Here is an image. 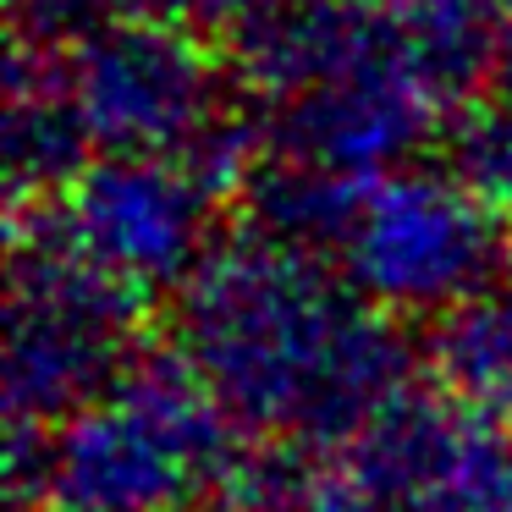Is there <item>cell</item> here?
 <instances>
[{
	"label": "cell",
	"mask_w": 512,
	"mask_h": 512,
	"mask_svg": "<svg viewBox=\"0 0 512 512\" xmlns=\"http://www.w3.org/2000/svg\"><path fill=\"white\" fill-rule=\"evenodd\" d=\"M342 468L402 512H512V435L430 391H402Z\"/></svg>",
	"instance_id": "52a82bcc"
},
{
	"label": "cell",
	"mask_w": 512,
	"mask_h": 512,
	"mask_svg": "<svg viewBox=\"0 0 512 512\" xmlns=\"http://www.w3.org/2000/svg\"><path fill=\"white\" fill-rule=\"evenodd\" d=\"M490 39H496V56H490V78L501 83V94H512V0H501L490 12Z\"/></svg>",
	"instance_id": "4fadbf2b"
},
{
	"label": "cell",
	"mask_w": 512,
	"mask_h": 512,
	"mask_svg": "<svg viewBox=\"0 0 512 512\" xmlns=\"http://www.w3.org/2000/svg\"><path fill=\"white\" fill-rule=\"evenodd\" d=\"M89 127L72 105L67 50L17 45L6 67V182L12 210L50 204L83 177L89 166Z\"/></svg>",
	"instance_id": "ba28073f"
},
{
	"label": "cell",
	"mask_w": 512,
	"mask_h": 512,
	"mask_svg": "<svg viewBox=\"0 0 512 512\" xmlns=\"http://www.w3.org/2000/svg\"><path fill=\"white\" fill-rule=\"evenodd\" d=\"M485 6H490V12H496V6H501V0H485Z\"/></svg>",
	"instance_id": "5bb4252c"
},
{
	"label": "cell",
	"mask_w": 512,
	"mask_h": 512,
	"mask_svg": "<svg viewBox=\"0 0 512 512\" xmlns=\"http://www.w3.org/2000/svg\"><path fill=\"white\" fill-rule=\"evenodd\" d=\"M67 83L100 155L182 160L215 122L221 67L177 23L105 17L67 50Z\"/></svg>",
	"instance_id": "5b68a950"
},
{
	"label": "cell",
	"mask_w": 512,
	"mask_h": 512,
	"mask_svg": "<svg viewBox=\"0 0 512 512\" xmlns=\"http://www.w3.org/2000/svg\"><path fill=\"white\" fill-rule=\"evenodd\" d=\"M446 171L512 226V94L474 100L446 127Z\"/></svg>",
	"instance_id": "8fae6325"
},
{
	"label": "cell",
	"mask_w": 512,
	"mask_h": 512,
	"mask_svg": "<svg viewBox=\"0 0 512 512\" xmlns=\"http://www.w3.org/2000/svg\"><path fill=\"white\" fill-rule=\"evenodd\" d=\"M364 188L369 182L265 155V166H259L254 182L243 188V199H248V215H254L259 237L309 248V254H325V248L342 254L347 232H353V215H358V204H364Z\"/></svg>",
	"instance_id": "30bf717a"
},
{
	"label": "cell",
	"mask_w": 512,
	"mask_h": 512,
	"mask_svg": "<svg viewBox=\"0 0 512 512\" xmlns=\"http://www.w3.org/2000/svg\"><path fill=\"white\" fill-rule=\"evenodd\" d=\"M105 6L116 17H149V23H177V28L215 23L226 34H237L254 12H265L270 0H105Z\"/></svg>",
	"instance_id": "7c38bea8"
},
{
	"label": "cell",
	"mask_w": 512,
	"mask_h": 512,
	"mask_svg": "<svg viewBox=\"0 0 512 512\" xmlns=\"http://www.w3.org/2000/svg\"><path fill=\"white\" fill-rule=\"evenodd\" d=\"M430 358L441 397L479 419L512 424V287H496L485 298H468L446 309L430 325Z\"/></svg>",
	"instance_id": "9c48e42d"
},
{
	"label": "cell",
	"mask_w": 512,
	"mask_h": 512,
	"mask_svg": "<svg viewBox=\"0 0 512 512\" xmlns=\"http://www.w3.org/2000/svg\"><path fill=\"white\" fill-rule=\"evenodd\" d=\"M39 210L83 259L138 292L188 287L215 254L210 221L221 204L193 182L182 160L160 155H94L61 199Z\"/></svg>",
	"instance_id": "8992f818"
},
{
	"label": "cell",
	"mask_w": 512,
	"mask_h": 512,
	"mask_svg": "<svg viewBox=\"0 0 512 512\" xmlns=\"http://www.w3.org/2000/svg\"><path fill=\"white\" fill-rule=\"evenodd\" d=\"M144 292L83 259L39 210H17L6 298V424L56 435L138 364Z\"/></svg>",
	"instance_id": "3957f363"
},
{
	"label": "cell",
	"mask_w": 512,
	"mask_h": 512,
	"mask_svg": "<svg viewBox=\"0 0 512 512\" xmlns=\"http://www.w3.org/2000/svg\"><path fill=\"white\" fill-rule=\"evenodd\" d=\"M507 232L512 226L452 171L402 166L364 188L342 265L375 309L441 320L446 309L501 287Z\"/></svg>",
	"instance_id": "277c9868"
},
{
	"label": "cell",
	"mask_w": 512,
	"mask_h": 512,
	"mask_svg": "<svg viewBox=\"0 0 512 512\" xmlns=\"http://www.w3.org/2000/svg\"><path fill=\"white\" fill-rule=\"evenodd\" d=\"M243 430L188 358H138L50 435L45 512H215Z\"/></svg>",
	"instance_id": "7a4b0ae2"
},
{
	"label": "cell",
	"mask_w": 512,
	"mask_h": 512,
	"mask_svg": "<svg viewBox=\"0 0 512 512\" xmlns=\"http://www.w3.org/2000/svg\"><path fill=\"white\" fill-rule=\"evenodd\" d=\"M177 353L248 441L347 446L408 386V342L325 254L243 232L177 298Z\"/></svg>",
	"instance_id": "6da1fadb"
}]
</instances>
